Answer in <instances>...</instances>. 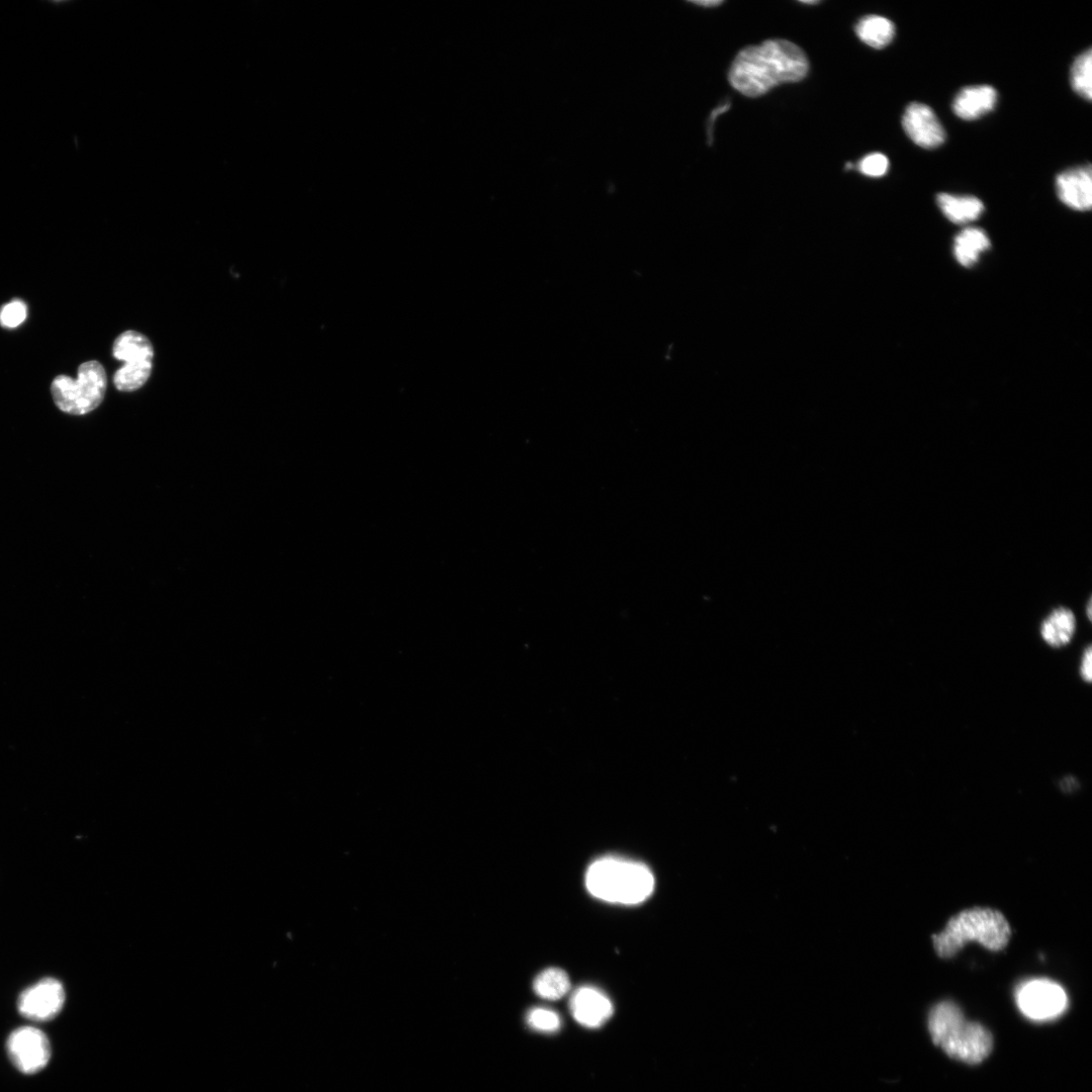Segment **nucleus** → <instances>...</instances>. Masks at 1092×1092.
I'll use <instances>...</instances> for the list:
<instances>
[{
    "mask_svg": "<svg viewBox=\"0 0 1092 1092\" xmlns=\"http://www.w3.org/2000/svg\"><path fill=\"white\" fill-rule=\"evenodd\" d=\"M1015 1002L1026 1018L1037 1022L1054 1020L1068 1008V996L1063 987L1043 978L1022 982L1016 988Z\"/></svg>",
    "mask_w": 1092,
    "mask_h": 1092,
    "instance_id": "0eeeda50",
    "label": "nucleus"
},
{
    "mask_svg": "<svg viewBox=\"0 0 1092 1092\" xmlns=\"http://www.w3.org/2000/svg\"><path fill=\"white\" fill-rule=\"evenodd\" d=\"M1091 608H1092V606H1091V599H1090L1088 601V603H1087V617H1088L1089 620H1091V615H1092Z\"/></svg>",
    "mask_w": 1092,
    "mask_h": 1092,
    "instance_id": "393cba45",
    "label": "nucleus"
},
{
    "mask_svg": "<svg viewBox=\"0 0 1092 1092\" xmlns=\"http://www.w3.org/2000/svg\"><path fill=\"white\" fill-rule=\"evenodd\" d=\"M105 390V370L94 360L79 366L76 379L59 375L51 385L56 405L71 415H85L94 411L102 402Z\"/></svg>",
    "mask_w": 1092,
    "mask_h": 1092,
    "instance_id": "39448f33",
    "label": "nucleus"
},
{
    "mask_svg": "<svg viewBox=\"0 0 1092 1092\" xmlns=\"http://www.w3.org/2000/svg\"><path fill=\"white\" fill-rule=\"evenodd\" d=\"M856 35L861 41L875 49H883L888 46L894 35V23L880 15H868L858 20L855 25Z\"/></svg>",
    "mask_w": 1092,
    "mask_h": 1092,
    "instance_id": "f3484780",
    "label": "nucleus"
},
{
    "mask_svg": "<svg viewBox=\"0 0 1092 1092\" xmlns=\"http://www.w3.org/2000/svg\"><path fill=\"white\" fill-rule=\"evenodd\" d=\"M989 248L990 240L983 230L966 228L954 238L953 255L960 265L972 267Z\"/></svg>",
    "mask_w": 1092,
    "mask_h": 1092,
    "instance_id": "dca6fc26",
    "label": "nucleus"
},
{
    "mask_svg": "<svg viewBox=\"0 0 1092 1092\" xmlns=\"http://www.w3.org/2000/svg\"><path fill=\"white\" fill-rule=\"evenodd\" d=\"M1010 938V927L997 910L974 907L952 916L945 928L933 935L936 953L944 959L953 957L969 941H977L987 949H1003Z\"/></svg>",
    "mask_w": 1092,
    "mask_h": 1092,
    "instance_id": "20e7f679",
    "label": "nucleus"
},
{
    "mask_svg": "<svg viewBox=\"0 0 1092 1092\" xmlns=\"http://www.w3.org/2000/svg\"><path fill=\"white\" fill-rule=\"evenodd\" d=\"M7 1052L13 1065L24 1074L37 1073L47 1066L51 1058V1045L47 1035L31 1026L17 1028L9 1035Z\"/></svg>",
    "mask_w": 1092,
    "mask_h": 1092,
    "instance_id": "6e6552de",
    "label": "nucleus"
},
{
    "mask_svg": "<svg viewBox=\"0 0 1092 1092\" xmlns=\"http://www.w3.org/2000/svg\"><path fill=\"white\" fill-rule=\"evenodd\" d=\"M1057 194L1061 201L1075 210H1089L1092 205L1091 166L1077 167L1060 173L1056 178Z\"/></svg>",
    "mask_w": 1092,
    "mask_h": 1092,
    "instance_id": "f8f14e48",
    "label": "nucleus"
},
{
    "mask_svg": "<svg viewBox=\"0 0 1092 1092\" xmlns=\"http://www.w3.org/2000/svg\"><path fill=\"white\" fill-rule=\"evenodd\" d=\"M526 1021L531 1028L547 1033L557 1031L561 1025L559 1015L543 1007L532 1008L527 1013Z\"/></svg>",
    "mask_w": 1092,
    "mask_h": 1092,
    "instance_id": "aec40b11",
    "label": "nucleus"
},
{
    "mask_svg": "<svg viewBox=\"0 0 1092 1092\" xmlns=\"http://www.w3.org/2000/svg\"><path fill=\"white\" fill-rule=\"evenodd\" d=\"M996 102L997 91L992 86H969L957 94L952 110L962 119L974 120L991 111Z\"/></svg>",
    "mask_w": 1092,
    "mask_h": 1092,
    "instance_id": "4468645a",
    "label": "nucleus"
},
{
    "mask_svg": "<svg viewBox=\"0 0 1092 1092\" xmlns=\"http://www.w3.org/2000/svg\"><path fill=\"white\" fill-rule=\"evenodd\" d=\"M1081 679L1090 684L1092 681V646L1088 644L1084 647L1078 668Z\"/></svg>",
    "mask_w": 1092,
    "mask_h": 1092,
    "instance_id": "5701e85b",
    "label": "nucleus"
},
{
    "mask_svg": "<svg viewBox=\"0 0 1092 1092\" xmlns=\"http://www.w3.org/2000/svg\"><path fill=\"white\" fill-rule=\"evenodd\" d=\"M26 317V305L23 301L15 299L5 304L0 310V324L6 328H15L24 322Z\"/></svg>",
    "mask_w": 1092,
    "mask_h": 1092,
    "instance_id": "412c9836",
    "label": "nucleus"
},
{
    "mask_svg": "<svg viewBox=\"0 0 1092 1092\" xmlns=\"http://www.w3.org/2000/svg\"><path fill=\"white\" fill-rule=\"evenodd\" d=\"M802 3H805V4H817L818 1H802Z\"/></svg>",
    "mask_w": 1092,
    "mask_h": 1092,
    "instance_id": "a878e982",
    "label": "nucleus"
},
{
    "mask_svg": "<svg viewBox=\"0 0 1092 1092\" xmlns=\"http://www.w3.org/2000/svg\"><path fill=\"white\" fill-rule=\"evenodd\" d=\"M1092 52L1088 49L1079 55L1071 67V85L1081 97L1091 100L1092 97Z\"/></svg>",
    "mask_w": 1092,
    "mask_h": 1092,
    "instance_id": "6ab92c4d",
    "label": "nucleus"
},
{
    "mask_svg": "<svg viewBox=\"0 0 1092 1092\" xmlns=\"http://www.w3.org/2000/svg\"><path fill=\"white\" fill-rule=\"evenodd\" d=\"M902 125L907 135L924 149L936 148L945 140L944 129L934 111L923 103L912 102L906 107Z\"/></svg>",
    "mask_w": 1092,
    "mask_h": 1092,
    "instance_id": "9d476101",
    "label": "nucleus"
},
{
    "mask_svg": "<svg viewBox=\"0 0 1092 1092\" xmlns=\"http://www.w3.org/2000/svg\"><path fill=\"white\" fill-rule=\"evenodd\" d=\"M1076 631V616L1066 607H1058L1051 611L1040 622L1038 629L1040 639L1053 649L1068 646L1073 641Z\"/></svg>",
    "mask_w": 1092,
    "mask_h": 1092,
    "instance_id": "ddd939ff",
    "label": "nucleus"
},
{
    "mask_svg": "<svg viewBox=\"0 0 1092 1092\" xmlns=\"http://www.w3.org/2000/svg\"><path fill=\"white\" fill-rule=\"evenodd\" d=\"M573 1018L585 1027H600L613 1014L611 1000L599 989L590 986L577 988L569 999Z\"/></svg>",
    "mask_w": 1092,
    "mask_h": 1092,
    "instance_id": "9b49d317",
    "label": "nucleus"
},
{
    "mask_svg": "<svg viewBox=\"0 0 1092 1092\" xmlns=\"http://www.w3.org/2000/svg\"><path fill=\"white\" fill-rule=\"evenodd\" d=\"M722 2L723 1H718V0H705V1H694L693 3L701 5V6H706V7H714V6H718V5L722 4Z\"/></svg>",
    "mask_w": 1092,
    "mask_h": 1092,
    "instance_id": "b1692460",
    "label": "nucleus"
},
{
    "mask_svg": "<svg viewBox=\"0 0 1092 1092\" xmlns=\"http://www.w3.org/2000/svg\"><path fill=\"white\" fill-rule=\"evenodd\" d=\"M570 988L567 974L558 968H549L541 972L534 980L533 989L541 998L557 1000Z\"/></svg>",
    "mask_w": 1092,
    "mask_h": 1092,
    "instance_id": "a211bd4d",
    "label": "nucleus"
},
{
    "mask_svg": "<svg viewBox=\"0 0 1092 1092\" xmlns=\"http://www.w3.org/2000/svg\"><path fill=\"white\" fill-rule=\"evenodd\" d=\"M113 356L124 365L114 374L115 387L123 392L141 388L153 369L154 350L150 340L135 331H125L113 343Z\"/></svg>",
    "mask_w": 1092,
    "mask_h": 1092,
    "instance_id": "423d86ee",
    "label": "nucleus"
},
{
    "mask_svg": "<svg viewBox=\"0 0 1092 1092\" xmlns=\"http://www.w3.org/2000/svg\"><path fill=\"white\" fill-rule=\"evenodd\" d=\"M805 53L785 39H769L738 53L729 70V82L748 97H757L774 86L798 82L808 73Z\"/></svg>",
    "mask_w": 1092,
    "mask_h": 1092,
    "instance_id": "f257e3e1",
    "label": "nucleus"
},
{
    "mask_svg": "<svg viewBox=\"0 0 1092 1092\" xmlns=\"http://www.w3.org/2000/svg\"><path fill=\"white\" fill-rule=\"evenodd\" d=\"M928 1030L932 1041L948 1057L969 1065L983 1062L993 1048L989 1030L968 1020L951 1001L939 1002L931 1009Z\"/></svg>",
    "mask_w": 1092,
    "mask_h": 1092,
    "instance_id": "f03ea898",
    "label": "nucleus"
},
{
    "mask_svg": "<svg viewBox=\"0 0 1092 1092\" xmlns=\"http://www.w3.org/2000/svg\"><path fill=\"white\" fill-rule=\"evenodd\" d=\"M936 201L944 216L958 224L971 222L984 211L983 202L975 196L939 193Z\"/></svg>",
    "mask_w": 1092,
    "mask_h": 1092,
    "instance_id": "2eb2a0df",
    "label": "nucleus"
},
{
    "mask_svg": "<svg viewBox=\"0 0 1092 1092\" xmlns=\"http://www.w3.org/2000/svg\"><path fill=\"white\" fill-rule=\"evenodd\" d=\"M889 168L888 158L881 153H873L863 157L858 164L859 171L870 177H881Z\"/></svg>",
    "mask_w": 1092,
    "mask_h": 1092,
    "instance_id": "4be33fe9",
    "label": "nucleus"
},
{
    "mask_svg": "<svg viewBox=\"0 0 1092 1092\" xmlns=\"http://www.w3.org/2000/svg\"><path fill=\"white\" fill-rule=\"evenodd\" d=\"M585 886L594 897L603 901L634 905L650 896L654 878L648 867L640 861L605 856L588 867Z\"/></svg>",
    "mask_w": 1092,
    "mask_h": 1092,
    "instance_id": "7ed1b4c3",
    "label": "nucleus"
},
{
    "mask_svg": "<svg viewBox=\"0 0 1092 1092\" xmlns=\"http://www.w3.org/2000/svg\"><path fill=\"white\" fill-rule=\"evenodd\" d=\"M65 991L60 981L44 978L25 989L19 996L17 1008L20 1014L36 1021L50 1020L62 1010Z\"/></svg>",
    "mask_w": 1092,
    "mask_h": 1092,
    "instance_id": "1a4fd4ad",
    "label": "nucleus"
}]
</instances>
